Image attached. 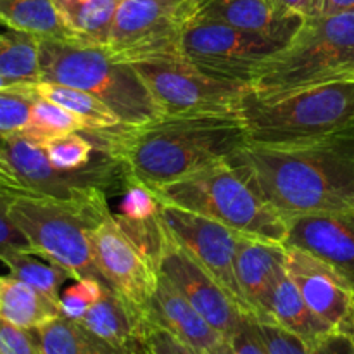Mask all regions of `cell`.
Wrapping results in <instances>:
<instances>
[{"label":"cell","mask_w":354,"mask_h":354,"mask_svg":"<svg viewBox=\"0 0 354 354\" xmlns=\"http://www.w3.org/2000/svg\"><path fill=\"white\" fill-rule=\"evenodd\" d=\"M161 214L173 241L203 265L248 313L235 277L237 232L220 221L171 204L161 203Z\"/></svg>","instance_id":"cell-13"},{"label":"cell","mask_w":354,"mask_h":354,"mask_svg":"<svg viewBox=\"0 0 354 354\" xmlns=\"http://www.w3.org/2000/svg\"><path fill=\"white\" fill-rule=\"evenodd\" d=\"M38 38L16 31L0 30V76L14 83L40 82Z\"/></svg>","instance_id":"cell-28"},{"label":"cell","mask_w":354,"mask_h":354,"mask_svg":"<svg viewBox=\"0 0 354 354\" xmlns=\"http://www.w3.org/2000/svg\"><path fill=\"white\" fill-rule=\"evenodd\" d=\"M109 214L106 192L71 201L16 196L10 204V216L28 237L35 254L62 266L75 280L95 279L104 286L107 283L93 261L88 234Z\"/></svg>","instance_id":"cell-7"},{"label":"cell","mask_w":354,"mask_h":354,"mask_svg":"<svg viewBox=\"0 0 354 354\" xmlns=\"http://www.w3.org/2000/svg\"><path fill=\"white\" fill-rule=\"evenodd\" d=\"M248 145L239 116H161L111 130V154L149 189L227 161Z\"/></svg>","instance_id":"cell-2"},{"label":"cell","mask_w":354,"mask_h":354,"mask_svg":"<svg viewBox=\"0 0 354 354\" xmlns=\"http://www.w3.org/2000/svg\"><path fill=\"white\" fill-rule=\"evenodd\" d=\"M120 0H54L73 40L106 47Z\"/></svg>","instance_id":"cell-24"},{"label":"cell","mask_w":354,"mask_h":354,"mask_svg":"<svg viewBox=\"0 0 354 354\" xmlns=\"http://www.w3.org/2000/svg\"><path fill=\"white\" fill-rule=\"evenodd\" d=\"M0 189L12 194V196H31V194L24 189L21 180L17 178L12 165H10L9 158H7L6 135L2 133H0Z\"/></svg>","instance_id":"cell-38"},{"label":"cell","mask_w":354,"mask_h":354,"mask_svg":"<svg viewBox=\"0 0 354 354\" xmlns=\"http://www.w3.org/2000/svg\"><path fill=\"white\" fill-rule=\"evenodd\" d=\"M0 351L2 354H44L35 330H26L0 320Z\"/></svg>","instance_id":"cell-35"},{"label":"cell","mask_w":354,"mask_h":354,"mask_svg":"<svg viewBox=\"0 0 354 354\" xmlns=\"http://www.w3.org/2000/svg\"><path fill=\"white\" fill-rule=\"evenodd\" d=\"M344 10H354V0H322L320 14H335Z\"/></svg>","instance_id":"cell-40"},{"label":"cell","mask_w":354,"mask_h":354,"mask_svg":"<svg viewBox=\"0 0 354 354\" xmlns=\"http://www.w3.org/2000/svg\"><path fill=\"white\" fill-rule=\"evenodd\" d=\"M258 328L268 354H330L334 346L341 341V339H335V341H332L325 348L315 349L308 346L303 339H299L292 332L286 330V328H282L277 324L258 322Z\"/></svg>","instance_id":"cell-33"},{"label":"cell","mask_w":354,"mask_h":354,"mask_svg":"<svg viewBox=\"0 0 354 354\" xmlns=\"http://www.w3.org/2000/svg\"><path fill=\"white\" fill-rule=\"evenodd\" d=\"M159 273L228 341L234 337L242 320L249 317L227 289L183 251L171 235L159 261Z\"/></svg>","instance_id":"cell-14"},{"label":"cell","mask_w":354,"mask_h":354,"mask_svg":"<svg viewBox=\"0 0 354 354\" xmlns=\"http://www.w3.org/2000/svg\"><path fill=\"white\" fill-rule=\"evenodd\" d=\"M230 342L235 354H268L265 342L259 335L258 320L251 317H245L242 320L241 327L237 328Z\"/></svg>","instance_id":"cell-37"},{"label":"cell","mask_w":354,"mask_h":354,"mask_svg":"<svg viewBox=\"0 0 354 354\" xmlns=\"http://www.w3.org/2000/svg\"><path fill=\"white\" fill-rule=\"evenodd\" d=\"M145 354H199L158 325L149 324L144 339Z\"/></svg>","instance_id":"cell-36"},{"label":"cell","mask_w":354,"mask_h":354,"mask_svg":"<svg viewBox=\"0 0 354 354\" xmlns=\"http://www.w3.org/2000/svg\"><path fill=\"white\" fill-rule=\"evenodd\" d=\"M106 287L95 279H80L71 286L64 287L59 299L61 315L69 320L80 322L83 315L100 299Z\"/></svg>","instance_id":"cell-32"},{"label":"cell","mask_w":354,"mask_h":354,"mask_svg":"<svg viewBox=\"0 0 354 354\" xmlns=\"http://www.w3.org/2000/svg\"><path fill=\"white\" fill-rule=\"evenodd\" d=\"M3 26L37 38L73 40L55 10L54 0H0Z\"/></svg>","instance_id":"cell-25"},{"label":"cell","mask_w":354,"mask_h":354,"mask_svg":"<svg viewBox=\"0 0 354 354\" xmlns=\"http://www.w3.org/2000/svg\"><path fill=\"white\" fill-rule=\"evenodd\" d=\"M113 216L135 248L159 270V261L169 242V232L156 194L128 173L120 209Z\"/></svg>","instance_id":"cell-19"},{"label":"cell","mask_w":354,"mask_h":354,"mask_svg":"<svg viewBox=\"0 0 354 354\" xmlns=\"http://www.w3.org/2000/svg\"><path fill=\"white\" fill-rule=\"evenodd\" d=\"M37 97L31 83H16L0 88V133H21L30 121L31 106Z\"/></svg>","instance_id":"cell-31"},{"label":"cell","mask_w":354,"mask_h":354,"mask_svg":"<svg viewBox=\"0 0 354 354\" xmlns=\"http://www.w3.org/2000/svg\"><path fill=\"white\" fill-rule=\"evenodd\" d=\"M162 116H239L245 85L218 78L183 55L131 64Z\"/></svg>","instance_id":"cell-8"},{"label":"cell","mask_w":354,"mask_h":354,"mask_svg":"<svg viewBox=\"0 0 354 354\" xmlns=\"http://www.w3.org/2000/svg\"><path fill=\"white\" fill-rule=\"evenodd\" d=\"M286 270L311 311L337 337L354 346L353 287L335 270L301 249L287 248Z\"/></svg>","instance_id":"cell-15"},{"label":"cell","mask_w":354,"mask_h":354,"mask_svg":"<svg viewBox=\"0 0 354 354\" xmlns=\"http://www.w3.org/2000/svg\"><path fill=\"white\" fill-rule=\"evenodd\" d=\"M6 151L17 178L31 196L71 201L95 192L123 189L128 171L111 152H100L80 169H59L48 161L44 147L21 133L6 137Z\"/></svg>","instance_id":"cell-10"},{"label":"cell","mask_w":354,"mask_h":354,"mask_svg":"<svg viewBox=\"0 0 354 354\" xmlns=\"http://www.w3.org/2000/svg\"><path fill=\"white\" fill-rule=\"evenodd\" d=\"M3 28H7V26H3V24H2V21H0V30H3Z\"/></svg>","instance_id":"cell-42"},{"label":"cell","mask_w":354,"mask_h":354,"mask_svg":"<svg viewBox=\"0 0 354 354\" xmlns=\"http://www.w3.org/2000/svg\"><path fill=\"white\" fill-rule=\"evenodd\" d=\"M248 144L299 147L354 133V78L263 97L245 86L239 107Z\"/></svg>","instance_id":"cell-3"},{"label":"cell","mask_w":354,"mask_h":354,"mask_svg":"<svg viewBox=\"0 0 354 354\" xmlns=\"http://www.w3.org/2000/svg\"><path fill=\"white\" fill-rule=\"evenodd\" d=\"M354 78V10L306 17L292 38L256 68L248 88L270 97Z\"/></svg>","instance_id":"cell-4"},{"label":"cell","mask_w":354,"mask_h":354,"mask_svg":"<svg viewBox=\"0 0 354 354\" xmlns=\"http://www.w3.org/2000/svg\"><path fill=\"white\" fill-rule=\"evenodd\" d=\"M268 320V324L280 325L315 349H322L335 339H341L311 311L287 272L277 280L270 294Z\"/></svg>","instance_id":"cell-22"},{"label":"cell","mask_w":354,"mask_h":354,"mask_svg":"<svg viewBox=\"0 0 354 354\" xmlns=\"http://www.w3.org/2000/svg\"><path fill=\"white\" fill-rule=\"evenodd\" d=\"M287 248L301 249L339 273L354 290V211L287 218Z\"/></svg>","instance_id":"cell-16"},{"label":"cell","mask_w":354,"mask_h":354,"mask_svg":"<svg viewBox=\"0 0 354 354\" xmlns=\"http://www.w3.org/2000/svg\"><path fill=\"white\" fill-rule=\"evenodd\" d=\"M194 19L216 21L287 44L299 30L304 17L280 12L268 0H199Z\"/></svg>","instance_id":"cell-20"},{"label":"cell","mask_w":354,"mask_h":354,"mask_svg":"<svg viewBox=\"0 0 354 354\" xmlns=\"http://www.w3.org/2000/svg\"><path fill=\"white\" fill-rule=\"evenodd\" d=\"M2 263L9 268L10 275L23 280L28 286L35 287L57 303L61 299L64 283L73 279L71 273L66 272L62 266L55 265L41 256L33 254V252H16L9 258L2 259Z\"/></svg>","instance_id":"cell-29"},{"label":"cell","mask_w":354,"mask_h":354,"mask_svg":"<svg viewBox=\"0 0 354 354\" xmlns=\"http://www.w3.org/2000/svg\"><path fill=\"white\" fill-rule=\"evenodd\" d=\"M277 10L283 14H297L301 17H315L320 14L322 0H268Z\"/></svg>","instance_id":"cell-39"},{"label":"cell","mask_w":354,"mask_h":354,"mask_svg":"<svg viewBox=\"0 0 354 354\" xmlns=\"http://www.w3.org/2000/svg\"><path fill=\"white\" fill-rule=\"evenodd\" d=\"M0 354H2V351H0Z\"/></svg>","instance_id":"cell-43"},{"label":"cell","mask_w":354,"mask_h":354,"mask_svg":"<svg viewBox=\"0 0 354 354\" xmlns=\"http://www.w3.org/2000/svg\"><path fill=\"white\" fill-rule=\"evenodd\" d=\"M283 45L216 21L194 19L183 31L180 52L203 71L248 86L256 68Z\"/></svg>","instance_id":"cell-11"},{"label":"cell","mask_w":354,"mask_h":354,"mask_svg":"<svg viewBox=\"0 0 354 354\" xmlns=\"http://www.w3.org/2000/svg\"><path fill=\"white\" fill-rule=\"evenodd\" d=\"M12 85H16V83L10 82V80H7V78H3V76H0V88H6V86H12Z\"/></svg>","instance_id":"cell-41"},{"label":"cell","mask_w":354,"mask_h":354,"mask_svg":"<svg viewBox=\"0 0 354 354\" xmlns=\"http://www.w3.org/2000/svg\"><path fill=\"white\" fill-rule=\"evenodd\" d=\"M149 324L165 328L199 354H218L228 344L199 311L159 273L158 289L147 311Z\"/></svg>","instance_id":"cell-18"},{"label":"cell","mask_w":354,"mask_h":354,"mask_svg":"<svg viewBox=\"0 0 354 354\" xmlns=\"http://www.w3.org/2000/svg\"><path fill=\"white\" fill-rule=\"evenodd\" d=\"M83 327L124 354H145L144 339L149 322L120 294L106 287L100 299L80 320Z\"/></svg>","instance_id":"cell-21"},{"label":"cell","mask_w":354,"mask_h":354,"mask_svg":"<svg viewBox=\"0 0 354 354\" xmlns=\"http://www.w3.org/2000/svg\"><path fill=\"white\" fill-rule=\"evenodd\" d=\"M83 128H85V124L75 114L37 93L33 106H31L30 121H28L26 128L21 131V135L30 138L35 144L41 145L50 138L80 131Z\"/></svg>","instance_id":"cell-30"},{"label":"cell","mask_w":354,"mask_h":354,"mask_svg":"<svg viewBox=\"0 0 354 354\" xmlns=\"http://www.w3.org/2000/svg\"><path fill=\"white\" fill-rule=\"evenodd\" d=\"M61 315L57 301L9 273L0 277V320L33 330Z\"/></svg>","instance_id":"cell-23"},{"label":"cell","mask_w":354,"mask_h":354,"mask_svg":"<svg viewBox=\"0 0 354 354\" xmlns=\"http://www.w3.org/2000/svg\"><path fill=\"white\" fill-rule=\"evenodd\" d=\"M88 241L93 261L107 286L147 320L149 306L158 289L159 270L124 235L113 211L90 230Z\"/></svg>","instance_id":"cell-12"},{"label":"cell","mask_w":354,"mask_h":354,"mask_svg":"<svg viewBox=\"0 0 354 354\" xmlns=\"http://www.w3.org/2000/svg\"><path fill=\"white\" fill-rule=\"evenodd\" d=\"M38 59L40 82L61 83L90 93L128 127H140L162 116L133 66L113 61L106 47L41 38Z\"/></svg>","instance_id":"cell-5"},{"label":"cell","mask_w":354,"mask_h":354,"mask_svg":"<svg viewBox=\"0 0 354 354\" xmlns=\"http://www.w3.org/2000/svg\"><path fill=\"white\" fill-rule=\"evenodd\" d=\"M287 248L283 242L265 241L239 234L235 252V277L249 317L268 324V301L277 280L286 270Z\"/></svg>","instance_id":"cell-17"},{"label":"cell","mask_w":354,"mask_h":354,"mask_svg":"<svg viewBox=\"0 0 354 354\" xmlns=\"http://www.w3.org/2000/svg\"><path fill=\"white\" fill-rule=\"evenodd\" d=\"M14 197L16 196L0 190V261L16 252H33L28 237L10 216V204Z\"/></svg>","instance_id":"cell-34"},{"label":"cell","mask_w":354,"mask_h":354,"mask_svg":"<svg viewBox=\"0 0 354 354\" xmlns=\"http://www.w3.org/2000/svg\"><path fill=\"white\" fill-rule=\"evenodd\" d=\"M230 161L283 220L354 211V133L299 147L248 144Z\"/></svg>","instance_id":"cell-1"},{"label":"cell","mask_w":354,"mask_h":354,"mask_svg":"<svg viewBox=\"0 0 354 354\" xmlns=\"http://www.w3.org/2000/svg\"><path fill=\"white\" fill-rule=\"evenodd\" d=\"M33 330L44 354H124L62 315Z\"/></svg>","instance_id":"cell-26"},{"label":"cell","mask_w":354,"mask_h":354,"mask_svg":"<svg viewBox=\"0 0 354 354\" xmlns=\"http://www.w3.org/2000/svg\"><path fill=\"white\" fill-rule=\"evenodd\" d=\"M151 190L161 203L220 221L237 234L273 242L287 237L286 220L259 196L248 173L230 159Z\"/></svg>","instance_id":"cell-6"},{"label":"cell","mask_w":354,"mask_h":354,"mask_svg":"<svg viewBox=\"0 0 354 354\" xmlns=\"http://www.w3.org/2000/svg\"><path fill=\"white\" fill-rule=\"evenodd\" d=\"M0 190H2V189H0Z\"/></svg>","instance_id":"cell-44"},{"label":"cell","mask_w":354,"mask_h":354,"mask_svg":"<svg viewBox=\"0 0 354 354\" xmlns=\"http://www.w3.org/2000/svg\"><path fill=\"white\" fill-rule=\"evenodd\" d=\"M31 85L38 95L59 104L75 114L88 130H113L124 124L114 111L83 90L52 82H37Z\"/></svg>","instance_id":"cell-27"},{"label":"cell","mask_w":354,"mask_h":354,"mask_svg":"<svg viewBox=\"0 0 354 354\" xmlns=\"http://www.w3.org/2000/svg\"><path fill=\"white\" fill-rule=\"evenodd\" d=\"M197 9L199 0H120L107 54L123 64L182 55L183 31Z\"/></svg>","instance_id":"cell-9"}]
</instances>
